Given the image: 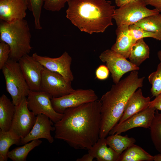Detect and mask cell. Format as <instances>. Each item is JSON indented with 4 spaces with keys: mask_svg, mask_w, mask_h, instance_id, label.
I'll use <instances>...</instances> for the list:
<instances>
[{
    "mask_svg": "<svg viewBox=\"0 0 161 161\" xmlns=\"http://www.w3.org/2000/svg\"><path fill=\"white\" fill-rule=\"evenodd\" d=\"M100 100L68 108L55 123V138L75 149L89 150L99 138L101 122Z\"/></svg>",
    "mask_w": 161,
    "mask_h": 161,
    "instance_id": "1",
    "label": "cell"
},
{
    "mask_svg": "<svg viewBox=\"0 0 161 161\" xmlns=\"http://www.w3.org/2000/svg\"><path fill=\"white\" fill-rule=\"evenodd\" d=\"M144 77H139L137 70L130 74L102 95L100 100L101 122L99 137L105 138L118 122L126 105L132 95L142 87Z\"/></svg>",
    "mask_w": 161,
    "mask_h": 161,
    "instance_id": "2",
    "label": "cell"
},
{
    "mask_svg": "<svg viewBox=\"0 0 161 161\" xmlns=\"http://www.w3.org/2000/svg\"><path fill=\"white\" fill-rule=\"evenodd\" d=\"M66 17L82 32H104L113 25L115 6L107 0H69Z\"/></svg>",
    "mask_w": 161,
    "mask_h": 161,
    "instance_id": "3",
    "label": "cell"
},
{
    "mask_svg": "<svg viewBox=\"0 0 161 161\" xmlns=\"http://www.w3.org/2000/svg\"><path fill=\"white\" fill-rule=\"evenodd\" d=\"M31 34L28 23L24 19L8 22L1 20L0 41L10 47L9 58L18 61L32 49Z\"/></svg>",
    "mask_w": 161,
    "mask_h": 161,
    "instance_id": "4",
    "label": "cell"
},
{
    "mask_svg": "<svg viewBox=\"0 0 161 161\" xmlns=\"http://www.w3.org/2000/svg\"><path fill=\"white\" fill-rule=\"evenodd\" d=\"M5 79L6 89L16 106L28 94L30 89L18 61L10 58L1 69Z\"/></svg>",
    "mask_w": 161,
    "mask_h": 161,
    "instance_id": "5",
    "label": "cell"
},
{
    "mask_svg": "<svg viewBox=\"0 0 161 161\" xmlns=\"http://www.w3.org/2000/svg\"><path fill=\"white\" fill-rule=\"evenodd\" d=\"M143 0H136L130 2L114 10L113 18L117 26L134 24L144 18L158 14L156 9L147 8Z\"/></svg>",
    "mask_w": 161,
    "mask_h": 161,
    "instance_id": "6",
    "label": "cell"
},
{
    "mask_svg": "<svg viewBox=\"0 0 161 161\" xmlns=\"http://www.w3.org/2000/svg\"><path fill=\"white\" fill-rule=\"evenodd\" d=\"M52 98L51 96L44 92L30 90L27 97V106L35 115H45L55 123L62 118L64 114L58 113L54 110L51 102Z\"/></svg>",
    "mask_w": 161,
    "mask_h": 161,
    "instance_id": "7",
    "label": "cell"
},
{
    "mask_svg": "<svg viewBox=\"0 0 161 161\" xmlns=\"http://www.w3.org/2000/svg\"><path fill=\"white\" fill-rule=\"evenodd\" d=\"M36 116L28 109L27 97L16 106L15 114L9 131L21 139L26 136L32 129Z\"/></svg>",
    "mask_w": 161,
    "mask_h": 161,
    "instance_id": "8",
    "label": "cell"
},
{
    "mask_svg": "<svg viewBox=\"0 0 161 161\" xmlns=\"http://www.w3.org/2000/svg\"><path fill=\"white\" fill-rule=\"evenodd\" d=\"M97 99V96L93 89H78L61 97L52 98L51 102L54 109L57 112L63 114L68 108Z\"/></svg>",
    "mask_w": 161,
    "mask_h": 161,
    "instance_id": "9",
    "label": "cell"
},
{
    "mask_svg": "<svg viewBox=\"0 0 161 161\" xmlns=\"http://www.w3.org/2000/svg\"><path fill=\"white\" fill-rule=\"evenodd\" d=\"M99 58L102 62L106 63L115 84L118 83L126 73L138 70L140 69L126 58L111 49H107L103 52Z\"/></svg>",
    "mask_w": 161,
    "mask_h": 161,
    "instance_id": "10",
    "label": "cell"
},
{
    "mask_svg": "<svg viewBox=\"0 0 161 161\" xmlns=\"http://www.w3.org/2000/svg\"><path fill=\"white\" fill-rule=\"evenodd\" d=\"M75 90L72 86L71 82L66 80L60 74L44 67L41 91L47 93L52 98L66 95Z\"/></svg>",
    "mask_w": 161,
    "mask_h": 161,
    "instance_id": "11",
    "label": "cell"
},
{
    "mask_svg": "<svg viewBox=\"0 0 161 161\" xmlns=\"http://www.w3.org/2000/svg\"><path fill=\"white\" fill-rule=\"evenodd\" d=\"M32 56L48 70L60 74L69 81L72 82L73 80L74 77L71 69L72 58L66 52L57 58L41 56L36 53Z\"/></svg>",
    "mask_w": 161,
    "mask_h": 161,
    "instance_id": "12",
    "label": "cell"
},
{
    "mask_svg": "<svg viewBox=\"0 0 161 161\" xmlns=\"http://www.w3.org/2000/svg\"><path fill=\"white\" fill-rule=\"evenodd\" d=\"M18 62L30 89L41 91L44 66L28 54L22 57Z\"/></svg>",
    "mask_w": 161,
    "mask_h": 161,
    "instance_id": "13",
    "label": "cell"
},
{
    "mask_svg": "<svg viewBox=\"0 0 161 161\" xmlns=\"http://www.w3.org/2000/svg\"><path fill=\"white\" fill-rule=\"evenodd\" d=\"M156 109L149 107L136 113L123 122L117 123L109 133V134H120L133 128L140 127L149 128L154 116Z\"/></svg>",
    "mask_w": 161,
    "mask_h": 161,
    "instance_id": "14",
    "label": "cell"
},
{
    "mask_svg": "<svg viewBox=\"0 0 161 161\" xmlns=\"http://www.w3.org/2000/svg\"><path fill=\"white\" fill-rule=\"evenodd\" d=\"M53 122L45 115L40 114L36 116L35 123L29 133L21 140L20 145H23L32 140L45 139L50 143H52L54 139L51 134V131H55Z\"/></svg>",
    "mask_w": 161,
    "mask_h": 161,
    "instance_id": "15",
    "label": "cell"
},
{
    "mask_svg": "<svg viewBox=\"0 0 161 161\" xmlns=\"http://www.w3.org/2000/svg\"><path fill=\"white\" fill-rule=\"evenodd\" d=\"M27 9V0H0V20L11 22L24 19Z\"/></svg>",
    "mask_w": 161,
    "mask_h": 161,
    "instance_id": "16",
    "label": "cell"
},
{
    "mask_svg": "<svg viewBox=\"0 0 161 161\" xmlns=\"http://www.w3.org/2000/svg\"><path fill=\"white\" fill-rule=\"evenodd\" d=\"M150 101L149 97H146L143 96L141 89L136 90L127 102L118 123H121L133 115L147 109L149 106Z\"/></svg>",
    "mask_w": 161,
    "mask_h": 161,
    "instance_id": "17",
    "label": "cell"
},
{
    "mask_svg": "<svg viewBox=\"0 0 161 161\" xmlns=\"http://www.w3.org/2000/svg\"><path fill=\"white\" fill-rule=\"evenodd\" d=\"M116 34V41L111 49L126 58H129L131 48L136 41L129 33V26H117Z\"/></svg>",
    "mask_w": 161,
    "mask_h": 161,
    "instance_id": "18",
    "label": "cell"
},
{
    "mask_svg": "<svg viewBox=\"0 0 161 161\" xmlns=\"http://www.w3.org/2000/svg\"><path fill=\"white\" fill-rule=\"evenodd\" d=\"M107 145L106 138H99L88 153L98 161H118L120 154Z\"/></svg>",
    "mask_w": 161,
    "mask_h": 161,
    "instance_id": "19",
    "label": "cell"
},
{
    "mask_svg": "<svg viewBox=\"0 0 161 161\" xmlns=\"http://www.w3.org/2000/svg\"><path fill=\"white\" fill-rule=\"evenodd\" d=\"M16 110V106L4 94L0 97V130L9 131Z\"/></svg>",
    "mask_w": 161,
    "mask_h": 161,
    "instance_id": "20",
    "label": "cell"
},
{
    "mask_svg": "<svg viewBox=\"0 0 161 161\" xmlns=\"http://www.w3.org/2000/svg\"><path fill=\"white\" fill-rule=\"evenodd\" d=\"M149 48L142 38L137 40L132 45L129 58L131 63L139 67L149 58Z\"/></svg>",
    "mask_w": 161,
    "mask_h": 161,
    "instance_id": "21",
    "label": "cell"
},
{
    "mask_svg": "<svg viewBox=\"0 0 161 161\" xmlns=\"http://www.w3.org/2000/svg\"><path fill=\"white\" fill-rule=\"evenodd\" d=\"M154 160V156L134 144L120 154L118 161H152Z\"/></svg>",
    "mask_w": 161,
    "mask_h": 161,
    "instance_id": "22",
    "label": "cell"
},
{
    "mask_svg": "<svg viewBox=\"0 0 161 161\" xmlns=\"http://www.w3.org/2000/svg\"><path fill=\"white\" fill-rule=\"evenodd\" d=\"M106 140L107 145L120 154L136 141L134 138L127 135L122 136L116 134L110 135L106 138Z\"/></svg>",
    "mask_w": 161,
    "mask_h": 161,
    "instance_id": "23",
    "label": "cell"
},
{
    "mask_svg": "<svg viewBox=\"0 0 161 161\" xmlns=\"http://www.w3.org/2000/svg\"><path fill=\"white\" fill-rule=\"evenodd\" d=\"M21 139L13 135L9 131H0V161H7L9 148L13 145H19Z\"/></svg>",
    "mask_w": 161,
    "mask_h": 161,
    "instance_id": "24",
    "label": "cell"
},
{
    "mask_svg": "<svg viewBox=\"0 0 161 161\" xmlns=\"http://www.w3.org/2000/svg\"><path fill=\"white\" fill-rule=\"evenodd\" d=\"M42 143L39 139L34 140L24 145L9 151L7 157L13 161H26L29 153Z\"/></svg>",
    "mask_w": 161,
    "mask_h": 161,
    "instance_id": "25",
    "label": "cell"
},
{
    "mask_svg": "<svg viewBox=\"0 0 161 161\" xmlns=\"http://www.w3.org/2000/svg\"><path fill=\"white\" fill-rule=\"evenodd\" d=\"M151 138L156 150L161 153V113L156 110L149 127Z\"/></svg>",
    "mask_w": 161,
    "mask_h": 161,
    "instance_id": "26",
    "label": "cell"
},
{
    "mask_svg": "<svg viewBox=\"0 0 161 161\" xmlns=\"http://www.w3.org/2000/svg\"><path fill=\"white\" fill-rule=\"evenodd\" d=\"M134 24L145 30L161 34V14L145 17Z\"/></svg>",
    "mask_w": 161,
    "mask_h": 161,
    "instance_id": "27",
    "label": "cell"
},
{
    "mask_svg": "<svg viewBox=\"0 0 161 161\" xmlns=\"http://www.w3.org/2000/svg\"><path fill=\"white\" fill-rule=\"evenodd\" d=\"M148 80L152 85L151 92L153 97L161 94V62L158 64L156 70L148 77Z\"/></svg>",
    "mask_w": 161,
    "mask_h": 161,
    "instance_id": "28",
    "label": "cell"
},
{
    "mask_svg": "<svg viewBox=\"0 0 161 161\" xmlns=\"http://www.w3.org/2000/svg\"><path fill=\"white\" fill-rule=\"evenodd\" d=\"M28 9L32 14L34 18L35 28L41 30L42 27L40 22L42 7L45 0H27Z\"/></svg>",
    "mask_w": 161,
    "mask_h": 161,
    "instance_id": "29",
    "label": "cell"
},
{
    "mask_svg": "<svg viewBox=\"0 0 161 161\" xmlns=\"http://www.w3.org/2000/svg\"><path fill=\"white\" fill-rule=\"evenodd\" d=\"M130 35L135 41L144 38H152L161 41V34L147 31L134 24L129 26Z\"/></svg>",
    "mask_w": 161,
    "mask_h": 161,
    "instance_id": "30",
    "label": "cell"
},
{
    "mask_svg": "<svg viewBox=\"0 0 161 161\" xmlns=\"http://www.w3.org/2000/svg\"><path fill=\"white\" fill-rule=\"evenodd\" d=\"M69 0H45L43 7L46 10L52 11H59L65 6Z\"/></svg>",
    "mask_w": 161,
    "mask_h": 161,
    "instance_id": "31",
    "label": "cell"
},
{
    "mask_svg": "<svg viewBox=\"0 0 161 161\" xmlns=\"http://www.w3.org/2000/svg\"><path fill=\"white\" fill-rule=\"evenodd\" d=\"M10 50L9 46L5 42H0V69H2L10 58Z\"/></svg>",
    "mask_w": 161,
    "mask_h": 161,
    "instance_id": "32",
    "label": "cell"
},
{
    "mask_svg": "<svg viewBox=\"0 0 161 161\" xmlns=\"http://www.w3.org/2000/svg\"><path fill=\"white\" fill-rule=\"evenodd\" d=\"M109 71L107 67L105 65H101L96 69V78L100 80H103L108 78L109 74Z\"/></svg>",
    "mask_w": 161,
    "mask_h": 161,
    "instance_id": "33",
    "label": "cell"
},
{
    "mask_svg": "<svg viewBox=\"0 0 161 161\" xmlns=\"http://www.w3.org/2000/svg\"><path fill=\"white\" fill-rule=\"evenodd\" d=\"M149 107L161 111V94L156 97L154 100L150 101Z\"/></svg>",
    "mask_w": 161,
    "mask_h": 161,
    "instance_id": "34",
    "label": "cell"
},
{
    "mask_svg": "<svg viewBox=\"0 0 161 161\" xmlns=\"http://www.w3.org/2000/svg\"><path fill=\"white\" fill-rule=\"evenodd\" d=\"M146 5L154 7L159 12H161V0H143Z\"/></svg>",
    "mask_w": 161,
    "mask_h": 161,
    "instance_id": "35",
    "label": "cell"
},
{
    "mask_svg": "<svg viewBox=\"0 0 161 161\" xmlns=\"http://www.w3.org/2000/svg\"><path fill=\"white\" fill-rule=\"evenodd\" d=\"M94 158L91 155L88 153L84 155L81 158H78L77 161H92Z\"/></svg>",
    "mask_w": 161,
    "mask_h": 161,
    "instance_id": "36",
    "label": "cell"
},
{
    "mask_svg": "<svg viewBox=\"0 0 161 161\" xmlns=\"http://www.w3.org/2000/svg\"><path fill=\"white\" fill-rule=\"evenodd\" d=\"M131 0H115V3L117 6L120 7L130 2Z\"/></svg>",
    "mask_w": 161,
    "mask_h": 161,
    "instance_id": "37",
    "label": "cell"
},
{
    "mask_svg": "<svg viewBox=\"0 0 161 161\" xmlns=\"http://www.w3.org/2000/svg\"><path fill=\"white\" fill-rule=\"evenodd\" d=\"M154 161H161V153L154 156Z\"/></svg>",
    "mask_w": 161,
    "mask_h": 161,
    "instance_id": "38",
    "label": "cell"
},
{
    "mask_svg": "<svg viewBox=\"0 0 161 161\" xmlns=\"http://www.w3.org/2000/svg\"><path fill=\"white\" fill-rule=\"evenodd\" d=\"M157 55L159 59L161 62V50H160L158 52Z\"/></svg>",
    "mask_w": 161,
    "mask_h": 161,
    "instance_id": "39",
    "label": "cell"
},
{
    "mask_svg": "<svg viewBox=\"0 0 161 161\" xmlns=\"http://www.w3.org/2000/svg\"><path fill=\"white\" fill-rule=\"evenodd\" d=\"M135 0H131L130 2H132V1H135Z\"/></svg>",
    "mask_w": 161,
    "mask_h": 161,
    "instance_id": "40",
    "label": "cell"
}]
</instances>
